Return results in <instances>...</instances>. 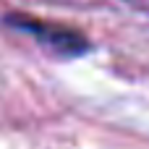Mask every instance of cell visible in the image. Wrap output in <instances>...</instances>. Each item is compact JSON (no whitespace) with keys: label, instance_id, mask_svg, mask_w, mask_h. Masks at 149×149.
<instances>
[{"label":"cell","instance_id":"cell-1","mask_svg":"<svg viewBox=\"0 0 149 149\" xmlns=\"http://www.w3.org/2000/svg\"><path fill=\"white\" fill-rule=\"evenodd\" d=\"M5 24L29 34V37H34L42 47H47L55 55H63V58L81 55L89 47L86 39L81 34H76L73 29H65V26H58V24H45V21H37L31 16H8Z\"/></svg>","mask_w":149,"mask_h":149}]
</instances>
